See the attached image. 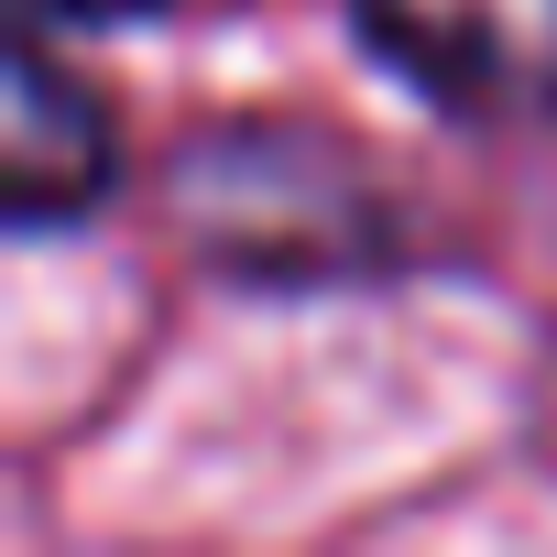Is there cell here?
I'll list each match as a JSON object with an SVG mask.
<instances>
[{
    "label": "cell",
    "mask_w": 557,
    "mask_h": 557,
    "mask_svg": "<svg viewBox=\"0 0 557 557\" xmlns=\"http://www.w3.org/2000/svg\"><path fill=\"white\" fill-rule=\"evenodd\" d=\"M121 186L110 99L55 55V23H12V132H0V197L12 230H77Z\"/></svg>",
    "instance_id": "7a4b0ae2"
},
{
    "label": "cell",
    "mask_w": 557,
    "mask_h": 557,
    "mask_svg": "<svg viewBox=\"0 0 557 557\" xmlns=\"http://www.w3.org/2000/svg\"><path fill=\"white\" fill-rule=\"evenodd\" d=\"M350 34L448 121H557V0H350Z\"/></svg>",
    "instance_id": "6da1fadb"
},
{
    "label": "cell",
    "mask_w": 557,
    "mask_h": 557,
    "mask_svg": "<svg viewBox=\"0 0 557 557\" xmlns=\"http://www.w3.org/2000/svg\"><path fill=\"white\" fill-rule=\"evenodd\" d=\"M143 12H164V0H12V23H143Z\"/></svg>",
    "instance_id": "3957f363"
}]
</instances>
